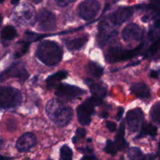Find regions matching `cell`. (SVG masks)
I'll return each instance as SVG.
<instances>
[{
    "mask_svg": "<svg viewBox=\"0 0 160 160\" xmlns=\"http://www.w3.org/2000/svg\"><path fill=\"white\" fill-rule=\"evenodd\" d=\"M95 159H96V157H95V156H93V155H88V156H84L81 158V159H85V160H87V159L93 160Z\"/></svg>",
    "mask_w": 160,
    "mask_h": 160,
    "instance_id": "obj_36",
    "label": "cell"
},
{
    "mask_svg": "<svg viewBox=\"0 0 160 160\" xmlns=\"http://www.w3.org/2000/svg\"><path fill=\"white\" fill-rule=\"evenodd\" d=\"M123 112H124V109H123V108H121V107L119 108L118 111H117V120H118V121H120V120L122 119V117H123Z\"/></svg>",
    "mask_w": 160,
    "mask_h": 160,
    "instance_id": "obj_35",
    "label": "cell"
},
{
    "mask_svg": "<svg viewBox=\"0 0 160 160\" xmlns=\"http://www.w3.org/2000/svg\"><path fill=\"white\" fill-rule=\"evenodd\" d=\"M84 82L90 88L92 96L100 100H102L106 97V94H107V90L102 85L95 83L92 79H86Z\"/></svg>",
    "mask_w": 160,
    "mask_h": 160,
    "instance_id": "obj_15",
    "label": "cell"
},
{
    "mask_svg": "<svg viewBox=\"0 0 160 160\" xmlns=\"http://www.w3.org/2000/svg\"><path fill=\"white\" fill-rule=\"evenodd\" d=\"M60 159L62 160H70L73 158V152L67 145H63L60 148Z\"/></svg>",
    "mask_w": 160,
    "mask_h": 160,
    "instance_id": "obj_25",
    "label": "cell"
},
{
    "mask_svg": "<svg viewBox=\"0 0 160 160\" xmlns=\"http://www.w3.org/2000/svg\"><path fill=\"white\" fill-rule=\"evenodd\" d=\"M143 37V30L138 24L131 23L122 31V38L127 42L140 41Z\"/></svg>",
    "mask_w": 160,
    "mask_h": 160,
    "instance_id": "obj_12",
    "label": "cell"
},
{
    "mask_svg": "<svg viewBox=\"0 0 160 160\" xmlns=\"http://www.w3.org/2000/svg\"><path fill=\"white\" fill-rule=\"evenodd\" d=\"M78 151L81 152L82 153H92V148H88V147H80V148H78Z\"/></svg>",
    "mask_w": 160,
    "mask_h": 160,
    "instance_id": "obj_34",
    "label": "cell"
},
{
    "mask_svg": "<svg viewBox=\"0 0 160 160\" xmlns=\"http://www.w3.org/2000/svg\"><path fill=\"white\" fill-rule=\"evenodd\" d=\"M100 7V3L97 0H84L78 6V12L81 18L90 20L98 15Z\"/></svg>",
    "mask_w": 160,
    "mask_h": 160,
    "instance_id": "obj_8",
    "label": "cell"
},
{
    "mask_svg": "<svg viewBox=\"0 0 160 160\" xmlns=\"http://www.w3.org/2000/svg\"><path fill=\"white\" fill-rule=\"evenodd\" d=\"M36 20H38L39 29L42 31H52L56 28V17L47 9L41 10Z\"/></svg>",
    "mask_w": 160,
    "mask_h": 160,
    "instance_id": "obj_10",
    "label": "cell"
},
{
    "mask_svg": "<svg viewBox=\"0 0 160 160\" xmlns=\"http://www.w3.org/2000/svg\"><path fill=\"white\" fill-rule=\"evenodd\" d=\"M29 77L28 70L22 62H15L0 73V83L9 78H19L20 82H24Z\"/></svg>",
    "mask_w": 160,
    "mask_h": 160,
    "instance_id": "obj_7",
    "label": "cell"
},
{
    "mask_svg": "<svg viewBox=\"0 0 160 160\" xmlns=\"http://www.w3.org/2000/svg\"><path fill=\"white\" fill-rule=\"evenodd\" d=\"M10 159L9 157H5V156H2L1 155H0V159Z\"/></svg>",
    "mask_w": 160,
    "mask_h": 160,
    "instance_id": "obj_42",
    "label": "cell"
},
{
    "mask_svg": "<svg viewBox=\"0 0 160 160\" xmlns=\"http://www.w3.org/2000/svg\"><path fill=\"white\" fill-rule=\"evenodd\" d=\"M151 2V7L154 9L156 12H159V0H150Z\"/></svg>",
    "mask_w": 160,
    "mask_h": 160,
    "instance_id": "obj_33",
    "label": "cell"
},
{
    "mask_svg": "<svg viewBox=\"0 0 160 160\" xmlns=\"http://www.w3.org/2000/svg\"><path fill=\"white\" fill-rule=\"evenodd\" d=\"M148 17H147V16H145V17H143V18H142V20H143L144 22H146L147 20H148Z\"/></svg>",
    "mask_w": 160,
    "mask_h": 160,
    "instance_id": "obj_43",
    "label": "cell"
},
{
    "mask_svg": "<svg viewBox=\"0 0 160 160\" xmlns=\"http://www.w3.org/2000/svg\"><path fill=\"white\" fill-rule=\"evenodd\" d=\"M17 31L12 26H6L1 31V38L4 40L9 41L17 37Z\"/></svg>",
    "mask_w": 160,
    "mask_h": 160,
    "instance_id": "obj_23",
    "label": "cell"
},
{
    "mask_svg": "<svg viewBox=\"0 0 160 160\" xmlns=\"http://www.w3.org/2000/svg\"><path fill=\"white\" fill-rule=\"evenodd\" d=\"M46 113L50 120L58 127H65L73 117V110L57 98H52L46 105Z\"/></svg>",
    "mask_w": 160,
    "mask_h": 160,
    "instance_id": "obj_1",
    "label": "cell"
},
{
    "mask_svg": "<svg viewBox=\"0 0 160 160\" xmlns=\"http://www.w3.org/2000/svg\"><path fill=\"white\" fill-rule=\"evenodd\" d=\"M131 92L138 98L146 99L151 95L150 88L145 83H135L133 84L131 87Z\"/></svg>",
    "mask_w": 160,
    "mask_h": 160,
    "instance_id": "obj_16",
    "label": "cell"
},
{
    "mask_svg": "<svg viewBox=\"0 0 160 160\" xmlns=\"http://www.w3.org/2000/svg\"><path fill=\"white\" fill-rule=\"evenodd\" d=\"M104 151L106 152L108 154H110L114 156L116 153L118 151V148H117V145H116L115 142H112L110 140H107V142H106V145L105 147Z\"/></svg>",
    "mask_w": 160,
    "mask_h": 160,
    "instance_id": "obj_27",
    "label": "cell"
},
{
    "mask_svg": "<svg viewBox=\"0 0 160 160\" xmlns=\"http://www.w3.org/2000/svg\"><path fill=\"white\" fill-rule=\"evenodd\" d=\"M158 49H159V39H156L154 42V43L151 45L148 50V54L149 55H155L157 52Z\"/></svg>",
    "mask_w": 160,
    "mask_h": 160,
    "instance_id": "obj_29",
    "label": "cell"
},
{
    "mask_svg": "<svg viewBox=\"0 0 160 160\" xmlns=\"http://www.w3.org/2000/svg\"><path fill=\"white\" fill-rule=\"evenodd\" d=\"M128 156L131 159H144V154L142 150L138 147H132L129 149Z\"/></svg>",
    "mask_w": 160,
    "mask_h": 160,
    "instance_id": "obj_24",
    "label": "cell"
},
{
    "mask_svg": "<svg viewBox=\"0 0 160 160\" xmlns=\"http://www.w3.org/2000/svg\"><path fill=\"white\" fill-rule=\"evenodd\" d=\"M68 75L67 71L65 70H61V71L56 72L54 74L51 75V76L48 77L47 78V87L48 88H52L55 86H56L58 82H59L60 81L63 80L64 78H66Z\"/></svg>",
    "mask_w": 160,
    "mask_h": 160,
    "instance_id": "obj_18",
    "label": "cell"
},
{
    "mask_svg": "<svg viewBox=\"0 0 160 160\" xmlns=\"http://www.w3.org/2000/svg\"><path fill=\"white\" fill-rule=\"evenodd\" d=\"M106 128H108V130H109L110 132H114V131L117 130V124H116L114 122L107 121L106 122Z\"/></svg>",
    "mask_w": 160,
    "mask_h": 160,
    "instance_id": "obj_31",
    "label": "cell"
},
{
    "mask_svg": "<svg viewBox=\"0 0 160 160\" xmlns=\"http://www.w3.org/2000/svg\"><path fill=\"white\" fill-rule=\"evenodd\" d=\"M108 117H109V114H108V112H102V113H101L102 118H107Z\"/></svg>",
    "mask_w": 160,
    "mask_h": 160,
    "instance_id": "obj_38",
    "label": "cell"
},
{
    "mask_svg": "<svg viewBox=\"0 0 160 160\" xmlns=\"http://www.w3.org/2000/svg\"><path fill=\"white\" fill-rule=\"evenodd\" d=\"M141 129H142V131H141L138 138L143 137V136L145 135L156 136L158 132L157 128L154 125L151 124V123H142Z\"/></svg>",
    "mask_w": 160,
    "mask_h": 160,
    "instance_id": "obj_22",
    "label": "cell"
},
{
    "mask_svg": "<svg viewBox=\"0 0 160 160\" xmlns=\"http://www.w3.org/2000/svg\"><path fill=\"white\" fill-rule=\"evenodd\" d=\"M144 45L145 44H142L134 49H125L120 47H112L108 50L106 55V59L109 63H115V62L133 59L136 56L140 54Z\"/></svg>",
    "mask_w": 160,
    "mask_h": 160,
    "instance_id": "obj_4",
    "label": "cell"
},
{
    "mask_svg": "<svg viewBox=\"0 0 160 160\" xmlns=\"http://www.w3.org/2000/svg\"><path fill=\"white\" fill-rule=\"evenodd\" d=\"M85 93V91L81 88L66 84H59L56 90V95L65 100H73Z\"/></svg>",
    "mask_w": 160,
    "mask_h": 160,
    "instance_id": "obj_9",
    "label": "cell"
},
{
    "mask_svg": "<svg viewBox=\"0 0 160 160\" xmlns=\"http://www.w3.org/2000/svg\"><path fill=\"white\" fill-rule=\"evenodd\" d=\"M127 123L128 129L131 132H138L141 129L144 121V113L139 108L130 110L127 113Z\"/></svg>",
    "mask_w": 160,
    "mask_h": 160,
    "instance_id": "obj_11",
    "label": "cell"
},
{
    "mask_svg": "<svg viewBox=\"0 0 160 160\" xmlns=\"http://www.w3.org/2000/svg\"><path fill=\"white\" fill-rule=\"evenodd\" d=\"M22 95L20 90L11 87H0V109H11L20 106Z\"/></svg>",
    "mask_w": 160,
    "mask_h": 160,
    "instance_id": "obj_5",
    "label": "cell"
},
{
    "mask_svg": "<svg viewBox=\"0 0 160 160\" xmlns=\"http://www.w3.org/2000/svg\"><path fill=\"white\" fill-rule=\"evenodd\" d=\"M134 13L133 9L131 7H122L114 11L109 16V19L112 23L120 25L129 20Z\"/></svg>",
    "mask_w": 160,
    "mask_h": 160,
    "instance_id": "obj_13",
    "label": "cell"
},
{
    "mask_svg": "<svg viewBox=\"0 0 160 160\" xmlns=\"http://www.w3.org/2000/svg\"><path fill=\"white\" fill-rule=\"evenodd\" d=\"M117 34L116 31H109V30L106 28V26L104 24H102L99 28V33H98V43H99L100 46L103 45L111 39V38L115 36Z\"/></svg>",
    "mask_w": 160,
    "mask_h": 160,
    "instance_id": "obj_19",
    "label": "cell"
},
{
    "mask_svg": "<svg viewBox=\"0 0 160 160\" xmlns=\"http://www.w3.org/2000/svg\"><path fill=\"white\" fill-rule=\"evenodd\" d=\"M86 134H87V131H86L85 129L84 128H78L76 131V135H75V138L78 140V139L83 138L86 136Z\"/></svg>",
    "mask_w": 160,
    "mask_h": 160,
    "instance_id": "obj_30",
    "label": "cell"
},
{
    "mask_svg": "<svg viewBox=\"0 0 160 160\" xmlns=\"http://www.w3.org/2000/svg\"><path fill=\"white\" fill-rule=\"evenodd\" d=\"M62 48L52 41H43L38 46L36 56L41 62L48 67L56 65L62 58Z\"/></svg>",
    "mask_w": 160,
    "mask_h": 160,
    "instance_id": "obj_2",
    "label": "cell"
},
{
    "mask_svg": "<svg viewBox=\"0 0 160 160\" xmlns=\"http://www.w3.org/2000/svg\"><path fill=\"white\" fill-rule=\"evenodd\" d=\"M20 2V0H11V3L13 5H17Z\"/></svg>",
    "mask_w": 160,
    "mask_h": 160,
    "instance_id": "obj_39",
    "label": "cell"
},
{
    "mask_svg": "<svg viewBox=\"0 0 160 160\" xmlns=\"http://www.w3.org/2000/svg\"><path fill=\"white\" fill-rule=\"evenodd\" d=\"M159 111H160V104L159 102H157L152 107L150 115L151 118L154 123L159 124Z\"/></svg>",
    "mask_w": 160,
    "mask_h": 160,
    "instance_id": "obj_26",
    "label": "cell"
},
{
    "mask_svg": "<svg viewBox=\"0 0 160 160\" xmlns=\"http://www.w3.org/2000/svg\"><path fill=\"white\" fill-rule=\"evenodd\" d=\"M3 145H4V140L0 138V148H2V147L3 146Z\"/></svg>",
    "mask_w": 160,
    "mask_h": 160,
    "instance_id": "obj_40",
    "label": "cell"
},
{
    "mask_svg": "<svg viewBox=\"0 0 160 160\" xmlns=\"http://www.w3.org/2000/svg\"><path fill=\"white\" fill-rule=\"evenodd\" d=\"M88 40V36H82V37L67 40L65 42V45L70 50H78L82 48Z\"/></svg>",
    "mask_w": 160,
    "mask_h": 160,
    "instance_id": "obj_17",
    "label": "cell"
},
{
    "mask_svg": "<svg viewBox=\"0 0 160 160\" xmlns=\"http://www.w3.org/2000/svg\"><path fill=\"white\" fill-rule=\"evenodd\" d=\"M87 70L88 73L90 76L93 77V78H98L103 74V72H104V69L102 67H101L100 65H98V63L94 62H90L87 66Z\"/></svg>",
    "mask_w": 160,
    "mask_h": 160,
    "instance_id": "obj_20",
    "label": "cell"
},
{
    "mask_svg": "<svg viewBox=\"0 0 160 160\" xmlns=\"http://www.w3.org/2000/svg\"><path fill=\"white\" fill-rule=\"evenodd\" d=\"M36 138L32 133H26L20 137L16 143V148L19 152H27L35 145Z\"/></svg>",
    "mask_w": 160,
    "mask_h": 160,
    "instance_id": "obj_14",
    "label": "cell"
},
{
    "mask_svg": "<svg viewBox=\"0 0 160 160\" xmlns=\"http://www.w3.org/2000/svg\"><path fill=\"white\" fill-rule=\"evenodd\" d=\"M12 20L20 25L32 26L37 20L35 10L32 6L27 3L17 6L12 12Z\"/></svg>",
    "mask_w": 160,
    "mask_h": 160,
    "instance_id": "obj_3",
    "label": "cell"
},
{
    "mask_svg": "<svg viewBox=\"0 0 160 160\" xmlns=\"http://www.w3.org/2000/svg\"><path fill=\"white\" fill-rule=\"evenodd\" d=\"M25 37L27 38V42H33V41L38 40L39 38H42V35L38 34H36V33L31 32V31H27L25 33Z\"/></svg>",
    "mask_w": 160,
    "mask_h": 160,
    "instance_id": "obj_28",
    "label": "cell"
},
{
    "mask_svg": "<svg viewBox=\"0 0 160 160\" xmlns=\"http://www.w3.org/2000/svg\"><path fill=\"white\" fill-rule=\"evenodd\" d=\"M102 103V100L98 99L92 96L88 98L83 104L80 105L77 108V115L79 123L81 125L87 126L92 121V114L95 112V107L100 106Z\"/></svg>",
    "mask_w": 160,
    "mask_h": 160,
    "instance_id": "obj_6",
    "label": "cell"
},
{
    "mask_svg": "<svg viewBox=\"0 0 160 160\" xmlns=\"http://www.w3.org/2000/svg\"><path fill=\"white\" fill-rule=\"evenodd\" d=\"M55 1H56V2L57 3L59 6H67V5L70 4V3L75 2L76 0H55Z\"/></svg>",
    "mask_w": 160,
    "mask_h": 160,
    "instance_id": "obj_32",
    "label": "cell"
},
{
    "mask_svg": "<svg viewBox=\"0 0 160 160\" xmlns=\"http://www.w3.org/2000/svg\"><path fill=\"white\" fill-rule=\"evenodd\" d=\"M124 134H125V124L124 123H120V129H119L118 132H117V135L116 137L115 144L117 145L118 150L123 149L125 147L128 145V143L126 142L124 139Z\"/></svg>",
    "mask_w": 160,
    "mask_h": 160,
    "instance_id": "obj_21",
    "label": "cell"
},
{
    "mask_svg": "<svg viewBox=\"0 0 160 160\" xmlns=\"http://www.w3.org/2000/svg\"><path fill=\"white\" fill-rule=\"evenodd\" d=\"M2 16H1V14H0V24H1V23H2Z\"/></svg>",
    "mask_w": 160,
    "mask_h": 160,
    "instance_id": "obj_44",
    "label": "cell"
},
{
    "mask_svg": "<svg viewBox=\"0 0 160 160\" xmlns=\"http://www.w3.org/2000/svg\"><path fill=\"white\" fill-rule=\"evenodd\" d=\"M150 75H151V78H157L159 77V73H158V71H156V70H152Z\"/></svg>",
    "mask_w": 160,
    "mask_h": 160,
    "instance_id": "obj_37",
    "label": "cell"
},
{
    "mask_svg": "<svg viewBox=\"0 0 160 160\" xmlns=\"http://www.w3.org/2000/svg\"><path fill=\"white\" fill-rule=\"evenodd\" d=\"M3 1V0H0V2H2Z\"/></svg>",
    "mask_w": 160,
    "mask_h": 160,
    "instance_id": "obj_45",
    "label": "cell"
},
{
    "mask_svg": "<svg viewBox=\"0 0 160 160\" xmlns=\"http://www.w3.org/2000/svg\"><path fill=\"white\" fill-rule=\"evenodd\" d=\"M30 1L33 2L34 3H35V4H38V3L41 2L42 1V0H30Z\"/></svg>",
    "mask_w": 160,
    "mask_h": 160,
    "instance_id": "obj_41",
    "label": "cell"
}]
</instances>
